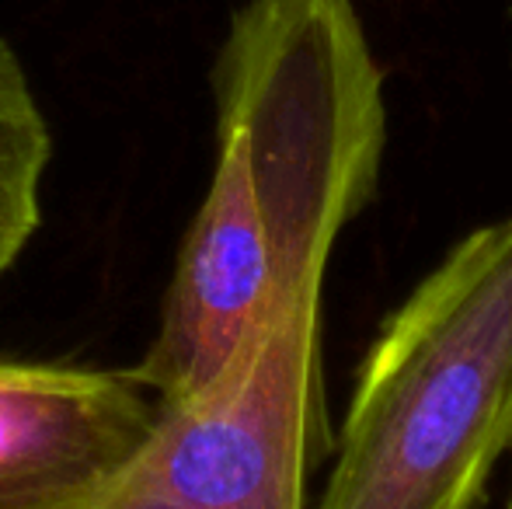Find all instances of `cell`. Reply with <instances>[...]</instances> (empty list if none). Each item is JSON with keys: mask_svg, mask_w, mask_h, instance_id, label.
I'll list each match as a JSON object with an SVG mask.
<instances>
[{"mask_svg": "<svg viewBox=\"0 0 512 509\" xmlns=\"http://www.w3.org/2000/svg\"><path fill=\"white\" fill-rule=\"evenodd\" d=\"M213 91V178L133 367L161 405L209 391L286 300L324 283L387 143L384 70L356 0L237 7Z\"/></svg>", "mask_w": 512, "mask_h": 509, "instance_id": "obj_1", "label": "cell"}, {"mask_svg": "<svg viewBox=\"0 0 512 509\" xmlns=\"http://www.w3.org/2000/svg\"><path fill=\"white\" fill-rule=\"evenodd\" d=\"M512 447V217L471 231L380 328L314 509H478Z\"/></svg>", "mask_w": 512, "mask_h": 509, "instance_id": "obj_2", "label": "cell"}, {"mask_svg": "<svg viewBox=\"0 0 512 509\" xmlns=\"http://www.w3.org/2000/svg\"><path fill=\"white\" fill-rule=\"evenodd\" d=\"M321 286L286 300L209 391L161 405L108 509H307L321 457Z\"/></svg>", "mask_w": 512, "mask_h": 509, "instance_id": "obj_3", "label": "cell"}, {"mask_svg": "<svg viewBox=\"0 0 512 509\" xmlns=\"http://www.w3.org/2000/svg\"><path fill=\"white\" fill-rule=\"evenodd\" d=\"M157 422L133 370L0 360V509H108Z\"/></svg>", "mask_w": 512, "mask_h": 509, "instance_id": "obj_4", "label": "cell"}, {"mask_svg": "<svg viewBox=\"0 0 512 509\" xmlns=\"http://www.w3.org/2000/svg\"><path fill=\"white\" fill-rule=\"evenodd\" d=\"M53 161V129L18 49L0 35V276L42 224V185Z\"/></svg>", "mask_w": 512, "mask_h": 509, "instance_id": "obj_5", "label": "cell"}, {"mask_svg": "<svg viewBox=\"0 0 512 509\" xmlns=\"http://www.w3.org/2000/svg\"><path fill=\"white\" fill-rule=\"evenodd\" d=\"M509 509H512V503H509Z\"/></svg>", "mask_w": 512, "mask_h": 509, "instance_id": "obj_6", "label": "cell"}]
</instances>
